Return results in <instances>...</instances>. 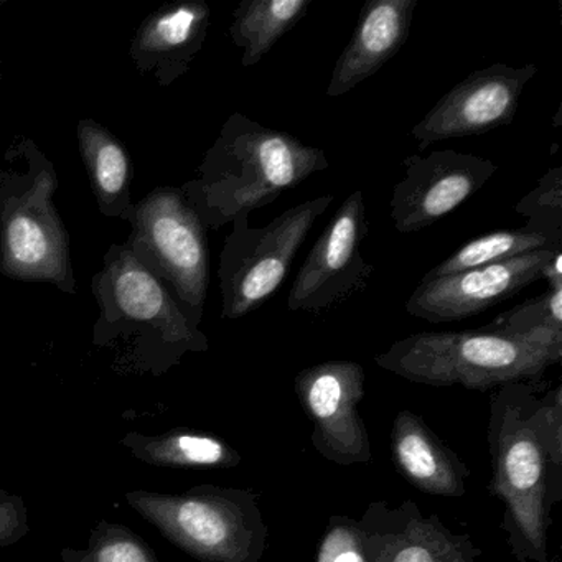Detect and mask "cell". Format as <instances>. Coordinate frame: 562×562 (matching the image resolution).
<instances>
[{
  "label": "cell",
  "instance_id": "17",
  "mask_svg": "<svg viewBox=\"0 0 562 562\" xmlns=\"http://www.w3.org/2000/svg\"><path fill=\"white\" fill-rule=\"evenodd\" d=\"M391 447L401 475L420 492L452 498L465 495L469 467L413 411H400L394 417Z\"/></svg>",
  "mask_w": 562,
  "mask_h": 562
},
{
  "label": "cell",
  "instance_id": "7",
  "mask_svg": "<svg viewBox=\"0 0 562 562\" xmlns=\"http://www.w3.org/2000/svg\"><path fill=\"white\" fill-rule=\"evenodd\" d=\"M131 255L164 282L187 315L200 325L210 285L206 226L182 187H156L134 205Z\"/></svg>",
  "mask_w": 562,
  "mask_h": 562
},
{
  "label": "cell",
  "instance_id": "25",
  "mask_svg": "<svg viewBox=\"0 0 562 562\" xmlns=\"http://www.w3.org/2000/svg\"><path fill=\"white\" fill-rule=\"evenodd\" d=\"M317 562H368L367 532L361 521L331 516L318 544Z\"/></svg>",
  "mask_w": 562,
  "mask_h": 562
},
{
  "label": "cell",
  "instance_id": "19",
  "mask_svg": "<svg viewBox=\"0 0 562 562\" xmlns=\"http://www.w3.org/2000/svg\"><path fill=\"white\" fill-rule=\"evenodd\" d=\"M120 443L134 459L157 469H235L243 460L241 453L226 440L182 427L159 436L131 430Z\"/></svg>",
  "mask_w": 562,
  "mask_h": 562
},
{
  "label": "cell",
  "instance_id": "14",
  "mask_svg": "<svg viewBox=\"0 0 562 562\" xmlns=\"http://www.w3.org/2000/svg\"><path fill=\"white\" fill-rule=\"evenodd\" d=\"M368 562H475L482 549L469 535L453 532L439 516H426L413 502H374L360 519Z\"/></svg>",
  "mask_w": 562,
  "mask_h": 562
},
{
  "label": "cell",
  "instance_id": "16",
  "mask_svg": "<svg viewBox=\"0 0 562 562\" xmlns=\"http://www.w3.org/2000/svg\"><path fill=\"white\" fill-rule=\"evenodd\" d=\"M417 0H370L360 12L353 37L331 71L327 97L350 93L373 77L409 38Z\"/></svg>",
  "mask_w": 562,
  "mask_h": 562
},
{
  "label": "cell",
  "instance_id": "21",
  "mask_svg": "<svg viewBox=\"0 0 562 562\" xmlns=\"http://www.w3.org/2000/svg\"><path fill=\"white\" fill-rule=\"evenodd\" d=\"M551 246H562V241H555L542 233H529L525 229L488 233L457 249L453 255L430 269L423 279L443 278V276L496 265V262L508 261L516 256L528 255Z\"/></svg>",
  "mask_w": 562,
  "mask_h": 562
},
{
  "label": "cell",
  "instance_id": "3",
  "mask_svg": "<svg viewBox=\"0 0 562 562\" xmlns=\"http://www.w3.org/2000/svg\"><path fill=\"white\" fill-rule=\"evenodd\" d=\"M328 167L327 154L318 147L235 113L205 154L199 177L182 190L206 228L220 229L239 213L251 215L271 205Z\"/></svg>",
  "mask_w": 562,
  "mask_h": 562
},
{
  "label": "cell",
  "instance_id": "23",
  "mask_svg": "<svg viewBox=\"0 0 562 562\" xmlns=\"http://www.w3.org/2000/svg\"><path fill=\"white\" fill-rule=\"evenodd\" d=\"M60 554L64 562H162L143 536L108 519L91 529L87 548H64Z\"/></svg>",
  "mask_w": 562,
  "mask_h": 562
},
{
  "label": "cell",
  "instance_id": "13",
  "mask_svg": "<svg viewBox=\"0 0 562 562\" xmlns=\"http://www.w3.org/2000/svg\"><path fill=\"white\" fill-rule=\"evenodd\" d=\"M561 251L562 246H551L496 265L423 279L407 299L406 312L430 324L475 317L539 281L542 268Z\"/></svg>",
  "mask_w": 562,
  "mask_h": 562
},
{
  "label": "cell",
  "instance_id": "10",
  "mask_svg": "<svg viewBox=\"0 0 562 562\" xmlns=\"http://www.w3.org/2000/svg\"><path fill=\"white\" fill-rule=\"evenodd\" d=\"M363 367L357 361H325L295 376L294 390L312 424L311 442L328 462L341 467L368 463L371 442L360 406Z\"/></svg>",
  "mask_w": 562,
  "mask_h": 562
},
{
  "label": "cell",
  "instance_id": "15",
  "mask_svg": "<svg viewBox=\"0 0 562 562\" xmlns=\"http://www.w3.org/2000/svg\"><path fill=\"white\" fill-rule=\"evenodd\" d=\"M212 9L203 0H180L144 19L130 45L139 74L170 87L192 68L205 44Z\"/></svg>",
  "mask_w": 562,
  "mask_h": 562
},
{
  "label": "cell",
  "instance_id": "18",
  "mask_svg": "<svg viewBox=\"0 0 562 562\" xmlns=\"http://www.w3.org/2000/svg\"><path fill=\"white\" fill-rule=\"evenodd\" d=\"M77 137L81 160L101 215L130 223L136 203L131 195L133 164L126 146L108 127L91 117L78 121Z\"/></svg>",
  "mask_w": 562,
  "mask_h": 562
},
{
  "label": "cell",
  "instance_id": "11",
  "mask_svg": "<svg viewBox=\"0 0 562 562\" xmlns=\"http://www.w3.org/2000/svg\"><path fill=\"white\" fill-rule=\"evenodd\" d=\"M538 74L536 65L495 64L470 74L443 94L411 134L419 150L440 140L480 136L509 126L526 85Z\"/></svg>",
  "mask_w": 562,
  "mask_h": 562
},
{
  "label": "cell",
  "instance_id": "27",
  "mask_svg": "<svg viewBox=\"0 0 562 562\" xmlns=\"http://www.w3.org/2000/svg\"><path fill=\"white\" fill-rule=\"evenodd\" d=\"M2 78H4V75H2V67H0V85H2Z\"/></svg>",
  "mask_w": 562,
  "mask_h": 562
},
{
  "label": "cell",
  "instance_id": "22",
  "mask_svg": "<svg viewBox=\"0 0 562 562\" xmlns=\"http://www.w3.org/2000/svg\"><path fill=\"white\" fill-rule=\"evenodd\" d=\"M482 328L508 337L562 345V282L548 284L541 295L503 312Z\"/></svg>",
  "mask_w": 562,
  "mask_h": 562
},
{
  "label": "cell",
  "instance_id": "24",
  "mask_svg": "<svg viewBox=\"0 0 562 562\" xmlns=\"http://www.w3.org/2000/svg\"><path fill=\"white\" fill-rule=\"evenodd\" d=\"M515 212L528 218L521 228L525 232L562 241V167L548 170L538 186L516 203Z\"/></svg>",
  "mask_w": 562,
  "mask_h": 562
},
{
  "label": "cell",
  "instance_id": "1",
  "mask_svg": "<svg viewBox=\"0 0 562 562\" xmlns=\"http://www.w3.org/2000/svg\"><path fill=\"white\" fill-rule=\"evenodd\" d=\"M492 493L518 562L549 561L552 509L562 499V386L519 381L490 401Z\"/></svg>",
  "mask_w": 562,
  "mask_h": 562
},
{
  "label": "cell",
  "instance_id": "28",
  "mask_svg": "<svg viewBox=\"0 0 562 562\" xmlns=\"http://www.w3.org/2000/svg\"><path fill=\"white\" fill-rule=\"evenodd\" d=\"M5 0H0V9L4 8Z\"/></svg>",
  "mask_w": 562,
  "mask_h": 562
},
{
  "label": "cell",
  "instance_id": "8",
  "mask_svg": "<svg viewBox=\"0 0 562 562\" xmlns=\"http://www.w3.org/2000/svg\"><path fill=\"white\" fill-rule=\"evenodd\" d=\"M334 200L331 193L307 200L261 228H252L246 213L233 218L220 255L222 318L246 317L279 291L315 222Z\"/></svg>",
  "mask_w": 562,
  "mask_h": 562
},
{
  "label": "cell",
  "instance_id": "20",
  "mask_svg": "<svg viewBox=\"0 0 562 562\" xmlns=\"http://www.w3.org/2000/svg\"><path fill=\"white\" fill-rule=\"evenodd\" d=\"M312 8V0H241L233 12L229 35L241 50V65H258Z\"/></svg>",
  "mask_w": 562,
  "mask_h": 562
},
{
  "label": "cell",
  "instance_id": "2",
  "mask_svg": "<svg viewBox=\"0 0 562 562\" xmlns=\"http://www.w3.org/2000/svg\"><path fill=\"white\" fill-rule=\"evenodd\" d=\"M91 289L100 308L93 345L111 355L116 373L162 376L187 355L209 351L200 325L124 243L110 246Z\"/></svg>",
  "mask_w": 562,
  "mask_h": 562
},
{
  "label": "cell",
  "instance_id": "6",
  "mask_svg": "<svg viewBox=\"0 0 562 562\" xmlns=\"http://www.w3.org/2000/svg\"><path fill=\"white\" fill-rule=\"evenodd\" d=\"M127 503L199 562H259L269 528L252 490L199 485L183 493H126Z\"/></svg>",
  "mask_w": 562,
  "mask_h": 562
},
{
  "label": "cell",
  "instance_id": "26",
  "mask_svg": "<svg viewBox=\"0 0 562 562\" xmlns=\"http://www.w3.org/2000/svg\"><path fill=\"white\" fill-rule=\"evenodd\" d=\"M31 532L29 508L18 493L0 488V548L15 544Z\"/></svg>",
  "mask_w": 562,
  "mask_h": 562
},
{
  "label": "cell",
  "instance_id": "12",
  "mask_svg": "<svg viewBox=\"0 0 562 562\" xmlns=\"http://www.w3.org/2000/svg\"><path fill=\"white\" fill-rule=\"evenodd\" d=\"M403 166V180L394 187L390 202L394 228L403 235L436 225L496 173L492 160L449 149L409 156Z\"/></svg>",
  "mask_w": 562,
  "mask_h": 562
},
{
  "label": "cell",
  "instance_id": "9",
  "mask_svg": "<svg viewBox=\"0 0 562 562\" xmlns=\"http://www.w3.org/2000/svg\"><path fill=\"white\" fill-rule=\"evenodd\" d=\"M368 235L367 205L355 190L318 236L289 292V311L322 314L367 289L374 268L361 246Z\"/></svg>",
  "mask_w": 562,
  "mask_h": 562
},
{
  "label": "cell",
  "instance_id": "4",
  "mask_svg": "<svg viewBox=\"0 0 562 562\" xmlns=\"http://www.w3.org/2000/svg\"><path fill=\"white\" fill-rule=\"evenodd\" d=\"M55 164L31 137H15L0 166V274L77 294L70 235L55 206Z\"/></svg>",
  "mask_w": 562,
  "mask_h": 562
},
{
  "label": "cell",
  "instance_id": "5",
  "mask_svg": "<svg viewBox=\"0 0 562 562\" xmlns=\"http://www.w3.org/2000/svg\"><path fill=\"white\" fill-rule=\"evenodd\" d=\"M562 345L495 331H420L376 355L378 367L411 383L488 391L519 381H539L561 361Z\"/></svg>",
  "mask_w": 562,
  "mask_h": 562
}]
</instances>
